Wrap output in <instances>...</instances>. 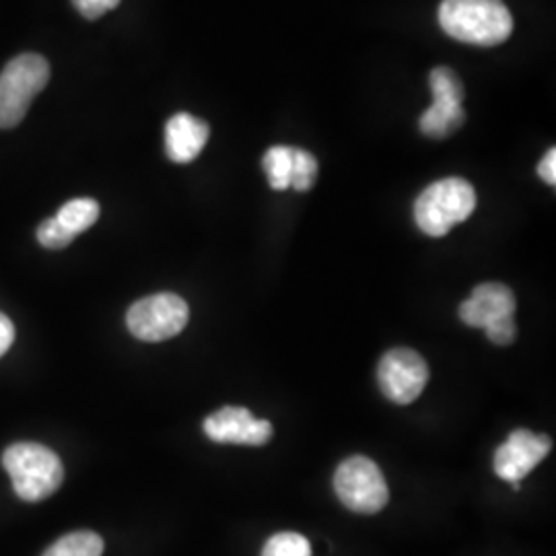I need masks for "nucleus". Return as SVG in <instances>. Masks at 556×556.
Returning a JSON list of instances; mask_svg holds the SVG:
<instances>
[{
	"label": "nucleus",
	"mask_w": 556,
	"mask_h": 556,
	"mask_svg": "<svg viewBox=\"0 0 556 556\" xmlns=\"http://www.w3.org/2000/svg\"><path fill=\"white\" fill-rule=\"evenodd\" d=\"M439 25L450 38L480 48L498 46L514 31L511 13L503 0H443Z\"/></svg>",
	"instance_id": "obj_1"
},
{
	"label": "nucleus",
	"mask_w": 556,
	"mask_h": 556,
	"mask_svg": "<svg viewBox=\"0 0 556 556\" xmlns=\"http://www.w3.org/2000/svg\"><path fill=\"white\" fill-rule=\"evenodd\" d=\"M2 468L11 477L17 497L27 503L52 497L64 482V468L59 454L31 441L7 447L2 454Z\"/></svg>",
	"instance_id": "obj_2"
},
{
	"label": "nucleus",
	"mask_w": 556,
	"mask_h": 556,
	"mask_svg": "<svg viewBox=\"0 0 556 556\" xmlns=\"http://www.w3.org/2000/svg\"><path fill=\"white\" fill-rule=\"evenodd\" d=\"M477 208V192L462 178L439 179L425 188L415 202L418 229L431 238L447 236Z\"/></svg>",
	"instance_id": "obj_3"
},
{
	"label": "nucleus",
	"mask_w": 556,
	"mask_h": 556,
	"mask_svg": "<svg viewBox=\"0 0 556 556\" xmlns=\"http://www.w3.org/2000/svg\"><path fill=\"white\" fill-rule=\"evenodd\" d=\"M50 80V64L40 54H21L0 73V128H15Z\"/></svg>",
	"instance_id": "obj_4"
},
{
	"label": "nucleus",
	"mask_w": 556,
	"mask_h": 556,
	"mask_svg": "<svg viewBox=\"0 0 556 556\" xmlns=\"http://www.w3.org/2000/svg\"><path fill=\"white\" fill-rule=\"evenodd\" d=\"M516 295L509 287L501 282H482L459 305V319L466 326L484 328L493 344L507 346L516 340Z\"/></svg>",
	"instance_id": "obj_5"
},
{
	"label": "nucleus",
	"mask_w": 556,
	"mask_h": 556,
	"mask_svg": "<svg viewBox=\"0 0 556 556\" xmlns=\"http://www.w3.org/2000/svg\"><path fill=\"white\" fill-rule=\"evenodd\" d=\"M334 491L346 509L361 516H376L390 501L378 464L365 456L349 457L338 466Z\"/></svg>",
	"instance_id": "obj_6"
},
{
	"label": "nucleus",
	"mask_w": 556,
	"mask_h": 556,
	"mask_svg": "<svg viewBox=\"0 0 556 556\" xmlns=\"http://www.w3.org/2000/svg\"><path fill=\"white\" fill-rule=\"evenodd\" d=\"M190 307L176 293H160L139 299L126 316L130 334L142 342H163L178 337L188 326Z\"/></svg>",
	"instance_id": "obj_7"
},
{
	"label": "nucleus",
	"mask_w": 556,
	"mask_h": 556,
	"mask_svg": "<svg viewBox=\"0 0 556 556\" xmlns=\"http://www.w3.org/2000/svg\"><path fill=\"white\" fill-rule=\"evenodd\" d=\"M378 381L383 396L404 406L427 388L429 365L413 349H392L379 361Z\"/></svg>",
	"instance_id": "obj_8"
},
{
	"label": "nucleus",
	"mask_w": 556,
	"mask_h": 556,
	"mask_svg": "<svg viewBox=\"0 0 556 556\" xmlns=\"http://www.w3.org/2000/svg\"><path fill=\"white\" fill-rule=\"evenodd\" d=\"M551 445L553 441L546 435H538L528 429H517L495 452V475L505 482H511L514 489L519 491L521 480L551 454Z\"/></svg>",
	"instance_id": "obj_9"
},
{
	"label": "nucleus",
	"mask_w": 556,
	"mask_h": 556,
	"mask_svg": "<svg viewBox=\"0 0 556 556\" xmlns=\"http://www.w3.org/2000/svg\"><path fill=\"white\" fill-rule=\"evenodd\" d=\"M204 433L215 443L260 447L273 439V425L254 417L248 408L225 406L204 420Z\"/></svg>",
	"instance_id": "obj_10"
},
{
	"label": "nucleus",
	"mask_w": 556,
	"mask_h": 556,
	"mask_svg": "<svg viewBox=\"0 0 556 556\" xmlns=\"http://www.w3.org/2000/svg\"><path fill=\"white\" fill-rule=\"evenodd\" d=\"M211 128L206 122L179 112L165 126V153L174 163H192L208 142Z\"/></svg>",
	"instance_id": "obj_11"
},
{
	"label": "nucleus",
	"mask_w": 556,
	"mask_h": 556,
	"mask_svg": "<svg viewBox=\"0 0 556 556\" xmlns=\"http://www.w3.org/2000/svg\"><path fill=\"white\" fill-rule=\"evenodd\" d=\"M466 122V112L462 105L435 103L420 116V132L429 139H447Z\"/></svg>",
	"instance_id": "obj_12"
},
{
	"label": "nucleus",
	"mask_w": 556,
	"mask_h": 556,
	"mask_svg": "<svg viewBox=\"0 0 556 556\" xmlns=\"http://www.w3.org/2000/svg\"><path fill=\"white\" fill-rule=\"evenodd\" d=\"M100 204L93 199H75L66 202L59 211L54 219L59 220L60 227L75 239L85 233L89 227H93L100 219Z\"/></svg>",
	"instance_id": "obj_13"
},
{
	"label": "nucleus",
	"mask_w": 556,
	"mask_h": 556,
	"mask_svg": "<svg viewBox=\"0 0 556 556\" xmlns=\"http://www.w3.org/2000/svg\"><path fill=\"white\" fill-rule=\"evenodd\" d=\"M103 538L91 530L71 532L50 544L41 556H101Z\"/></svg>",
	"instance_id": "obj_14"
},
{
	"label": "nucleus",
	"mask_w": 556,
	"mask_h": 556,
	"mask_svg": "<svg viewBox=\"0 0 556 556\" xmlns=\"http://www.w3.org/2000/svg\"><path fill=\"white\" fill-rule=\"evenodd\" d=\"M262 167L273 190L291 188L293 176V147H270L262 160Z\"/></svg>",
	"instance_id": "obj_15"
},
{
	"label": "nucleus",
	"mask_w": 556,
	"mask_h": 556,
	"mask_svg": "<svg viewBox=\"0 0 556 556\" xmlns=\"http://www.w3.org/2000/svg\"><path fill=\"white\" fill-rule=\"evenodd\" d=\"M429 87H431L435 103L462 105V101H464V85L456 73L447 66H438L431 71Z\"/></svg>",
	"instance_id": "obj_16"
},
{
	"label": "nucleus",
	"mask_w": 556,
	"mask_h": 556,
	"mask_svg": "<svg viewBox=\"0 0 556 556\" xmlns=\"http://www.w3.org/2000/svg\"><path fill=\"white\" fill-rule=\"evenodd\" d=\"M262 556H312V544L298 532H278L268 538Z\"/></svg>",
	"instance_id": "obj_17"
},
{
	"label": "nucleus",
	"mask_w": 556,
	"mask_h": 556,
	"mask_svg": "<svg viewBox=\"0 0 556 556\" xmlns=\"http://www.w3.org/2000/svg\"><path fill=\"white\" fill-rule=\"evenodd\" d=\"M318 178V160L309 153L293 147V176H291V188L298 192H307L314 181Z\"/></svg>",
	"instance_id": "obj_18"
},
{
	"label": "nucleus",
	"mask_w": 556,
	"mask_h": 556,
	"mask_svg": "<svg viewBox=\"0 0 556 556\" xmlns=\"http://www.w3.org/2000/svg\"><path fill=\"white\" fill-rule=\"evenodd\" d=\"M36 236L46 250H64L66 245L73 243V238L60 227L59 220L54 217L43 220L38 227Z\"/></svg>",
	"instance_id": "obj_19"
},
{
	"label": "nucleus",
	"mask_w": 556,
	"mask_h": 556,
	"mask_svg": "<svg viewBox=\"0 0 556 556\" xmlns=\"http://www.w3.org/2000/svg\"><path fill=\"white\" fill-rule=\"evenodd\" d=\"M73 4L85 20H100L105 13L116 9L119 0H73Z\"/></svg>",
	"instance_id": "obj_20"
},
{
	"label": "nucleus",
	"mask_w": 556,
	"mask_h": 556,
	"mask_svg": "<svg viewBox=\"0 0 556 556\" xmlns=\"http://www.w3.org/2000/svg\"><path fill=\"white\" fill-rule=\"evenodd\" d=\"M538 176L544 179L548 186H555L556 184V151L551 149L544 160L540 161L538 165Z\"/></svg>",
	"instance_id": "obj_21"
},
{
	"label": "nucleus",
	"mask_w": 556,
	"mask_h": 556,
	"mask_svg": "<svg viewBox=\"0 0 556 556\" xmlns=\"http://www.w3.org/2000/svg\"><path fill=\"white\" fill-rule=\"evenodd\" d=\"M13 342H15V326L0 312V357L7 355V351L11 349Z\"/></svg>",
	"instance_id": "obj_22"
}]
</instances>
